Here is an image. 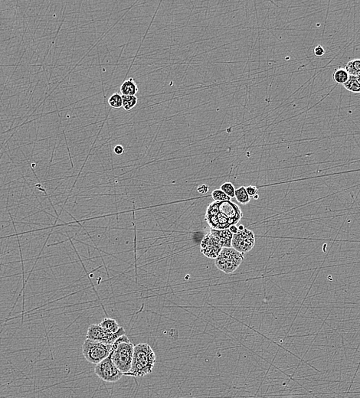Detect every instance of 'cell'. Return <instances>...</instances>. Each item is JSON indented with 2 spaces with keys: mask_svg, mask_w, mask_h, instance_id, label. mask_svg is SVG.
I'll use <instances>...</instances> for the list:
<instances>
[{
  "mask_svg": "<svg viewBox=\"0 0 360 398\" xmlns=\"http://www.w3.org/2000/svg\"><path fill=\"white\" fill-rule=\"evenodd\" d=\"M120 92L124 96H135L138 92V87L133 78L125 80L120 87Z\"/></svg>",
  "mask_w": 360,
  "mask_h": 398,
  "instance_id": "30bf717a",
  "label": "cell"
},
{
  "mask_svg": "<svg viewBox=\"0 0 360 398\" xmlns=\"http://www.w3.org/2000/svg\"><path fill=\"white\" fill-rule=\"evenodd\" d=\"M122 99H123V107H122L125 111H130L138 104V99L136 96H124V95H122Z\"/></svg>",
  "mask_w": 360,
  "mask_h": 398,
  "instance_id": "2e32d148",
  "label": "cell"
},
{
  "mask_svg": "<svg viewBox=\"0 0 360 398\" xmlns=\"http://www.w3.org/2000/svg\"><path fill=\"white\" fill-rule=\"evenodd\" d=\"M220 190L225 193V195H228L229 198H235L236 189L231 182H225L224 184L221 185Z\"/></svg>",
  "mask_w": 360,
  "mask_h": 398,
  "instance_id": "ac0fdd59",
  "label": "cell"
},
{
  "mask_svg": "<svg viewBox=\"0 0 360 398\" xmlns=\"http://www.w3.org/2000/svg\"><path fill=\"white\" fill-rule=\"evenodd\" d=\"M238 228H239V230L241 231V230H244V229H245V227H244V225H239V227H238Z\"/></svg>",
  "mask_w": 360,
  "mask_h": 398,
  "instance_id": "d4e9b609",
  "label": "cell"
},
{
  "mask_svg": "<svg viewBox=\"0 0 360 398\" xmlns=\"http://www.w3.org/2000/svg\"><path fill=\"white\" fill-rule=\"evenodd\" d=\"M112 352V345L104 344L99 341H93L86 339L82 346L83 356L84 359L91 363L98 364L107 359Z\"/></svg>",
  "mask_w": 360,
  "mask_h": 398,
  "instance_id": "5b68a950",
  "label": "cell"
},
{
  "mask_svg": "<svg viewBox=\"0 0 360 398\" xmlns=\"http://www.w3.org/2000/svg\"><path fill=\"white\" fill-rule=\"evenodd\" d=\"M242 218L241 209L231 201L214 202L207 207L205 219L211 229L226 230L236 225Z\"/></svg>",
  "mask_w": 360,
  "mask_h": 398,
  "instance_id": "6da1fadb",
  "label": "cell"
},
{
  "mask_svg": "<svg viewBox=\"0 0 360 398\" xmlns=\"http://www.w3.org/2000/svg\"><path fill=\"white\" fill-rule=\"evenodd\" d=\"M99 325L103 330L110 332V333H115L120 328L118 322L114 319L104 318Z\"/></svg>",
  "mask_w": 360,
  "mask_h": 398,
  "instance_id": "8fae6325",
  "label": "cell"
},
{
  "mask_svg": "<svg viewBox=\"0 0 360 398\" xmlns=\"http://www.w3.org/2000/svg\"><path fill=\"white\" fill-rule=\"evenodd\" d=\"M255 245V236L253 231L245 228L239 230V232L233 234L232 240V247L240 252L241 254L248 253L253 248Z\"/></svg>",
  "mask_w": 360,
  "mask_h": 398,
  "instance_id": "9c48e42d",
  "label": "cell"
},
{
  "mask_svg": "<svg viewBox=\"0 0 360 398\" xmlns=\"http://www.w3.org/2000/svg\"><path fill=\"white\" fill-rule=\"evenodd\" d=\"M346 72L350 76H360V59H354L346 64Z\"/></svg>",
  "mask_w": 360,
  "mask_h": 398,
  "instance_id": "4fadbf2b",
  "label": "cell"
},
{
  "mask_svg": "<svg viewBox=\"0 0 360 398\" xmlns=\"http://www.w3.org/2000/svg\"><path fill=\"white\" fill-rule=\"evenodd\" d=\"M125 330L123 327H120L119 330L115 333H110L103 330L100 325H90L88 328L86 339L87 340H93V341H99V342L113 345L120 337L124 336Z\"/></svg>",
  "mask_w": 360,
  "mask_h": 398,
  "instance_id": "52a82bcc",
  "label": "cell"
},
{
  "mask_svg": "<svg viewBox=\"0 0 360 398\" xmlns=\"http://www.w3.org/2000/svg\"><path fill=\"white\" fill-rule=\"evenodd\" d=\"M228 230H230V232L232 233V234H235L239 232V228H238L236 225H232V226H231V227L228 228Z\"/></svg>",
  "mask_w": 360,
  "mask_h": 398,
  "instance_id": "cb8c5ba5",
  "label": "cell"
},
{
  "mask_svg": "<svg viewBox=\"0 0 360 398\" xmlns=\"http://www.w3.org/2000/svg\"><path fill=\"white\" fill-rule=\"evenodd\" d=\"M222 248V243L216 234V230L211 229L210 232L208 233L201 241L200 245L201 254L210 259H216Z\"/></svg>",
  "mask_w": 360,
  "mask_h": 398,
  "instance_id": "ba28073f",
  "label": "cell"
},
{
  "mask_svg": "<svg viewBox=\"0 0 360 398\" xmlns=\"http://www.w3.org/2000/svg\"><path fill=\"white\" fill-rule=\"evenodd\" d=\"M156 363V355L146 343L134 345L132 365L127 376L142 378L151 373Z\"/></svg>",
  "mask_w": 360,
  "mask_h": 398,
  "instance_id": "7a4b0ae2",
  "label": "cell"
},
{
  "mask_svg": "<svg viewBox=\"0 0 360 398\" xmlns=\"http://www.w3.org/2000/svg\"><path fill=\"white\" fill-rule=\"evenodd\" d=\"M134 345L130 342L126 335L120 337L112 345L111 360L117 368L126 375L130 372L132 365Z\"/></svg>",
  "mask_w": 360,
  "mask_h": 398,
  "instance_id": "3957f363",
  "label": "cell"
},
{
  "mask_svg": "<svg viewBox=\"0 0 360 398\" xmlns=\"http://www.w3.org/2000/svg\"><path fill=\"white\" fill-rule=\"evenodd\" d=\"M95 372L98 378L106 382H117L123 376V374L113 362L111 356L96 364Z\"/></svg>",
  "mask_w": 360,
  "mask_h": 398,
  "instance_id": "8992f818",
  "label": "cell"
},
{
  "mask_svg": "<svg viewBox=\"0 0 360 398\" xmlns=\"http://www.w3.org/2000/svg\"><path fill=\"white\" fill-rule=\"evenodd\" d=\"M343 85L348 91H351L353 93H360V82L357 77L350 75V78Z\"/></svg>",
  "mask_w": 360,
  "mask_h": 398,
  "instance_id": "9a60e30c",
  "label": "cell"
},
{
  "mask_svg": "<svg viewBox=\"0 0 360 398\" xmlns=\"http://www.w3.org/2000/svg\"><path fill=\"white\" fill-rule=\"evenodd\" d=\"M357 77V78H358L359 81H360V76H359V77Z\"/></svg>",
  "mask_w": 360,
  "mask_h": 398,
  "instance_id": "4316f807",
  "label": "cell"
},
{
  "mask_svg": "<svg viewBox=\"0 0 360 398\" xmlns=\"http://www.w3.org/2000/svg\"><path fill=\"white\" fill-rule=\"evenodd\" d=\"M253 198H254V199H256V200H257V199H259V195H258V194H257V195H255V196L253 197Z\"/></svg>",
  "mask_w": 360,
  "mask_h": 398,
  "instance_id": "484cf974",
  "label": "cell"
},
{
  "mask_svg": "<svg viewBox=\"0 0 360 398\" xmlns=\"http://www.w3.org/2000/svg\"><path fill=\"white\" fill-rule=\"evenodd\" d=\"M209 186H206V185H201V186H199L197 188V191L201 195H204V194H206L208 191H209Z\"/></svg>",
  "mask_w": 360,
  "mask_h": 398,
  "instance_id": "7402d4cb",
  "label": "cell"
},
{
  "mask_svg": "<svg viewBox=\"0 0 360 398\" xmlns=\"http://www.w3.org/2000/svg\"><path fill=\"white\" fill-rule=\"evenodd\" d=\"M350 78V75L346 69L339 68L336 70L334 73V80L337 84H345Z\"/></svg>",
  "mask_w": 360,
  "mask_h": 398,
  "instance_id": "5bb4252c",
  "label": "cell"
},
{
  "mask_svg": "<svg viewBox=\"0 0 360 398\" xmlns=\"http://www.w3.org/2000/svg\"><path fill=\"white\" fill-rule=\"evenodd\" d=\"M114 152L116 155H123V152H124V148L121 145H117L116 147H114Z\"/></svg>",
  "mask_w": 360,
  "mask_h": 398,
  "instance_id": "603a6c76",
  "label": "cell"
},
{
  "mask_svg": "<svg viewBox=\"0 0 360 398\" xmlns=\"http://www.w3.org/2000/svg\"><path fill=\"white\" fill-rule=\"evenodd\" d=\"M108 103L109 105L113 108L119 109L120 107H123V99H122L121 95H120L118 93L114 94L110 96Z\"/></svg>",
  "mask_w": 360,
  "mask_h": 398,
  "instance_id": "e0dca14e",
  "label": "cell"
},
{
  "mask_svg": "<svg viewBox=\"0 0 360 398\" xmlns=\"http://www.w3.org/2000/svg\"><path fill=\"white\" fill-rule=\"evenodd\" d=\"M235 198L241 205H247L251 201V197L248 195L246 191V188L244 187V186H241V187H239V189L236 190Z\"/></svg>",
  "mask_w": 360,
  "mask_h": 398,
  "instance_id": "7c38bea8",
  "label": "cell"
},
{
  "mask_svg": "<svg viewBox=\"0 0 360 398\" xmlns=\"http://www.w3.org/2000/svg\"><path fill=\"white\" fill-rule=\"evenodd\" d=\"M246 191L248 192V195H249L251 198H253L255 195H257L258 193V188L256 186H249L248 187H246Z\"/></svg>",
  "mask_w": 360,
  "mask_h": 398,
  "instance_id": "44dd1931",
  "label": "cell"
},
{
  "mask_svg": "<svg viewBox=\"0 0 360 398\" xmlns=\"http://www.w3.org/2000/svg\"><path fill=\"white\" fill-rule=\"evenodd\" d=\"M244 261V254L232 247H223L215 259L216 267L227 274L234 273Z\"/></svg>",
  "mask_w": 360,
  "mask_h": 398,
  "instance_id": "277c9868",
  "label": "cell"
},
{
  "mask_svg": "<svg viewBox=\"0 0 360 398\" xmlns=\"http://www.w3.org/2000/svg\"><path fill=\"white\" fill-rule=\"evenodd\" d=\"M212 197L215 202H225L230 201L231 198L225 195L221 190H216L212 191Z\"/></svg>",
  "mask_w": 360,
  "mask_h": 398,
  "instance_id": "d6986e66",
  "label": "cell"
},
{
  "mask_svg": "<svg viewBox=\"0 0 360 398\" xmlns=\"http://www.w3.org/2000/svg\"><path fill=\"white\" fill-rule=\"evenodd\" d=\"M314 55H315L317 57H322V56H324L325 49L323 48V47L321 46V45L316 46L315 48H314Z\"/></svg>",
  "mask_w": 360,
  "mask_h": 398,
  "instance_id": "ffe728a7",
  "label": "cell"
}]
</instances>
